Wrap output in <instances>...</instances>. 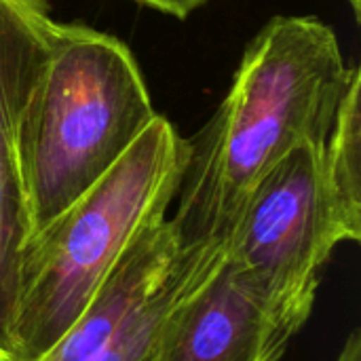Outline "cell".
Instances as JSON below:
<instances>
[{
	"label": "cell",
	"instance_id": "6da1fadb",
	"mask_svg": "<svg viewBox=\"0 0 361 361\" xmlns=\"http://www.w3.org/2000/svg\"><path fill=\"white\" fill-rule=\"evenodd\" d=\"M351 74L317 17L277 15L250 40L226 97L188 140L169 218L180 247L228 245L271 169L298 144H326Z\"/></svg>",
	"mask_w": 361,
	"mask_h": 361
},
{
	"label": "cell",
	"instance_id": "7a4b0ae2",
	"mask_svg": "<svg viewBox=\"0 0 361 361\" xmlns=\"http://www.w3.org/2000/svg\"><path fill=\"white\" fill-rule=\"evenodd\" d=\"M154 116L142 70L118 38L55 21L17 125L32 237L91 190Z\"/></svg>",
	"mask_w": 361,
	"mask_h": 361
},
{
	"label": "cell",
	"instance_id": "3957f363",
	"mask_svg": "<svg viewBox=\"0 0 361 361\" xmlns=\"http://www.w3.org/2000/svg\"><path fill=\"white\" fill-rule=\"evenodd\" d=\"M186 159L188 140L157 114L91 190L30 239L21 262L17 361L42 360L133 239L167 216Z\"/></svg>",
	"mask_w": 361,
	"mask_h": 361
},
{
	"label": "cell",
	"instance_id": "277c9868",
	"mask_svg": "<svg viewBox=\"0 0 361 361\" xmlns=\"http://www.w3.org/2000/svg\"><path fill=\"white\" fill-rule=\"evenodd\" d=\"M326 144H298L250 197L226 260L260 296L311 317L322 269L343 243L361 239V218L334 195Z\"/></svg>",
	"mask_w": 361,
	"mask_h": 361
},
{
	"label": "cell",
	"instance_id": "5b68a950",
	"mask_svg": "<svg viewBox=\"0 0 361 361\" xmlns=\"http://www.w3.org/2000/svg\"><path fill=\"white\" fill-rule=\"evenodd\" d=\"M53 23L49 0H0V361H17L21 262L32 237L17 125Z\"/></svg>",
	"mask_w": 361,
	"mask_h": 361
},
{
	"label": "cell",
	"instance_id": "8992f818",
	"mask_svg": "<svg viewBox=\"0 0 361 361\" xmlns=\"http://www.w3.org/2000/svg\"><path fill=\"white\" fill-rule=\"evenodd\" d=\"M307 322L260 296L224 260L180 309L154 361H281Z\"/></svg>",
	"mask_w": 361,
	"mask_h": 361
},
{
	"label": "cell",
	"instance_id": "52a82bcc",
	"mask_svg": "<svg viewBox=\"0 0 361 361\" xmlns=\"http://www.w3.org/2000/svg\"><path fill=\"white\" fill-rule=\"evenodd\" d=\"M180 254L169 216L146 226L99 283L82 315L40 361H89L161 286Z\"/></svg>",
	"mask_w": 361,
	"mask_h": 361
},
{
	"label": "cell",
	"instance_id": "ba28073f",
	"mask_svg": "<svg viewBox=\"0 0 361 361\" xmlns=\"http://www.w3.org/2000/svg\"><path fill=\"white\" fill-rule=\"evenodd\" d=\"M228 245L180 247L161 286L127 317L114 336L89 361H154L180 309L218 273Z\"/></svg>",
	"mask_w": 361,
	"mask_h": 361
},
{
	"label": "cell",
	"instance_id": "9c48e42d",
	"mask_svg": "<svg viewBox=\"0 0 361 361\" xmlns=\"http://www.w3.org/2000/svg\"><path fill=\"white\" fill-rule=\"evenodd\" d=\"M360 89L361 72L355 66L324 146V167L328 182L343 207L355 218H361Z\"/></svg>",
	"mask_w": 361,
	"mask_h": 361
},
{
	"label": "cell",
	"instance_id": "30bf717a",
	"mask_svg": "<svg viewBox=\"0 0 361 361\" xmlns=\"http://www.w3.org/2000/svg\"><path fill=\"white\" fill-rule=\"evenodd\" d=\"M131 2L150 6L154 11H161V13L178 17V19H186L192 11H197L199 6H203L209 0H131Z\"/></svg>",
	"mask_w": 361,
	"mask_h": 361
},
{
	"label": "cell",
	"instance_id": "8fae6325",
	"mask_svg": "<svg viewBox=\"0 0 361 361\" xmlns=\"http://www.w3.org/2000/svg\"><path fill=\"white\" fill-rule=\"evenodd\" d=\"M336 361H361V334L360 330H353L349 338L345 341Z\"/></svg>",
	"mask_w": 361,
	"mask_h": 361
},
{
	"label": "cell",
	"instance_id": "7c38bea8",
	"mask_svg": "<svg viewBox=\"0 0 361 361\" xmlns=\"http://www.w3.org/2000/svg\"><path fill=\"white\" fill-rule=\"evenodd\" d=\"M345 2L351 6V11H353L355 19H360L361 17V0H345Z\"/></svg>",
	"mask_w": 361,
	"mask_h": 361
}]
</instances>
